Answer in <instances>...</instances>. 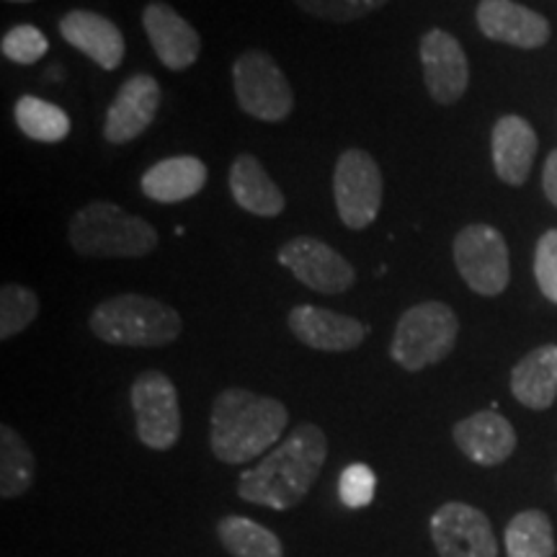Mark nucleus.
Returning <instances> with one entry per match:
<instances>
[{
    "instance_id": "obj_1",
    "label": "nucleus",
    "mask_w": 557,
    "mask_h": 557,
    "mask_svg": "<svg viewBox=\"0 0 557 557\" xmlns=\"http://www.w3.org/2000/svg\"><path fill=\"white\" fill-rule=\"evenodd\" d=\"M329 459V438L315 423H299L256 468L238 478V496L246 504L289 511L308 498Z\"/></svg>"
},
{
    "instance_id": "obj_2",
    "label": "nucleus",
    "mask_w": 557,
    "mask_h": 557,
    "mask_svg": "<svg viewBox=\"0 0 557 557\" xmlns=\"http://www.w3.org/2000/svg\"><path fill=\"white\" fill-rule=\"evenodd\" d=\"M289 410L271 395L227 387L214 398L209 416V449L225 465H246L282 442Z\"/></svg>"
},
{
    "instance_id": "obj_3",
    "label": "nucleus",
    "mask_w": 557,
    "mask_h": 557,
    "mask_svg": "<svg viewBox=\"0 0 557 557\" xmlns=\"http://www.w3.org/2000/svg\"><path fill=\"white\" fill-rule=\"evenodd\" d=\"M67 238L75 253L88 259H143L158 248V233L148 220L101 199L73 214Z\"/></svg>"
},
{
    "instance_id": "obj_4",
    "label": "nucleus",
    "mask_w": 557,
    "mask_h": 557,
    "mask_svg": "<svg viewBox=\"0 0 557 557\" xmlns=\"http://www.w3.org/2000/svg\"><path fill=\"white\" fill-rule=\"evenodd\" d=\"M90 331L111 346L163 348L173 344L184 331V320L171 305L156 297L116 295L90 312Z\"/></svg>"
},
{
    "instance_id": "obj_5",
    "label": "nucleus",
    "mask_w": 557,
    "mask_h": 557,
    "mask_svg": "<svg viewBox=\"0 0 557 557\" xmlns=\"http://www.w3.org/2000/svg\"><path fill=\"white\" fill-rule=\"evenodd\" d=\"M459 336L457 312L447 302L429 299L403 312L389 341V357L406 372L434 367L455 351Z\"/></svg>"
},
{
    "instance_id": "obj_6",
    "label": "nucleus",
    "mask_w": 557,
    "mask_h": 557,
    "mask_svg": "<svg viewBox=\"0 0 557 557\" xmlns=\"http://www.w3.org/2000/svg\"><path fill=\"white\" fill-rule=\"evenodd\" d=\"M233 86L240 109L261 122H284L295 109L284 70L263 50H246L233 65Z\"/></svg>"
},
{
    "instance_id": "obj_7",
    "label": "nucleus",
    "mask_w": 557,
    "mask_h": 557,
    "mask_svg": "<svg viewBox=\"0 0 557 557\" xmlns=\"http://www.w3.org/2000/svg\"><path fill=\"white\" fill-rule=\"evenodd\" d=\"M132 410H135L137 438L152 451H169L181 438L178 389L169 374L158 369L139 372L129 387Z\"/></svg>"
},
{
    "instance_id": "obj_8",
    "label": "nucleus",
    "mask_w": 557,
    "mask_h": 557,
    "mask_svg": "<svg viewBox=\"0 0 557 557\" xmlns=\"http://www.w3.org/2000/svg\"><path fill=\"white\" fill-rule=\"evenodd\" d=\"M382 171L367 150L351 148L341 152L333 171V199L338 218L348 230H367L382 209Z\"/></svg>"
},
{
    "instance_id": "obj_9",
    "label": "nucleus",
    "mask_w": 557,
    "mask_h": 557,
    "mask_svg": "<svg viewBox=\"0 0 557 557\" xmlns=\"http://www.w3.org/2000/svg\"><path fill=\"white\" fill-rule=\"evenodd\" d=\"M455 267L459 276L472 292L483 297H496L508 287L511 263H508V246L500 230L493 225H468L455 238Z\"/></svg>"
},
{
    "instance_id": "obj_10",
    "label": "nucleus",
    "mask_w": 557,
    "mask_h": 557,
    "mask_svg": "<svg viewBox=\"0 0 557 557\" xmlns=\"http://www.w3.org/2000/svg\"><path fill=\"white\" fill-rule=\"evenodd\" d=\"M438 557H498V540L491 519L470 504L438 506L429 521Z\"/></svg>"
},
{
    "instance_id": "obj_11",
    "label": "nucleus",
    "mask_w": 557,
    "mask_h": 557,
    "mask_svg": "<svg viewBox=\"0 0 557 557\" xmlns=\"http://www.w3.org/2000/svg\"><path fill=\"white\" fill-rule=\"evenodd\" d=\"M278 263L295 274L297 282L320 295H341L357 282V271L338 250L320 238H292L278 248Z\"/></svg>"
},
{
    "instance_id": "obj_12",
    "label": "nucleus",
    "mask_w": 557,
    "mask_h": 557,
    "mask_svg": "<svg viewBox=\"0 0 557 557\" xmlns=\"http://www.w3.org/2000/svg\"><path fill=\"white\" fill-rule=\"evenodd\" d=\"M423 83L429 96L442 107H451L470 86V62L462 45L444 29H431L421 39Z\"/></svg>"
},
{
    "instance_id": "obj_13",
    "label": "nucleus",
    "mask_w": 557,
    "mask_h": 557,
    "mask_svg": "<svg viewBox=\"0 0 557 557\" xmlns=\"http://www.w3.org/2000/svg\"><path fill=\"white\" fill-rule=\"evenodd\" d=\"M287 325L299 344L325 354L354 351L364 344L369 331H372L357 318L315 308V305H297L287 315Z\"/></svg>"
},
{
    "instance_id": "obj_14",
    "label": "nucleus",
    "mask_w": 557,
    "mask_h": 557,
    "mask_svg": "<svg viewBox=\"0 0 557 557\" xmlns=\"http://www.w3.org/2000/svg\"><path fill=\"white\" fill-rule=\"evenodd\" d=\"M160 109V83L148 73H137L116 90L107 111L103 137L111 145H127L156 122Z\"/></svg>"
},
{
    "instance_id": "obj_15",
    "label": "nucleus",
    "mask_w": 557,
    "mask_h": 557,
    "mask_svg": "<svg viewBox=\"0 0 557 557\" xmlns=\"http://www.w3.org/2000/svg\"><path fill=\"white\" fill-rule=\"evenodd\" d=\"M143 29L148 34L158 60L173 73L191 67L197 62L201 52L199 32L173 5L163 3V0L145 5Z\"/></svg>"
},
{
    "instance_id": "obj_16",
    "label": "nucleus",
    "mask_w": 557,
    "mask_h": 557,
    "mask_svg": "<svg viewBox=\"0 0 557 557\" xmlns=\"http://www.w3.org/2000/svg\"><path fill=\"white\" fill-rule=\"evenodd\" d=\"M478 26L487 39L519 50H537L549 39V21L513 0H480Z\"/></svg>"
},
{
    "instance_id": "obj_17",
    "label": "nucleus",
    "mask_w": 557,
    "mask_h": 557,
    "mask_svg": "<svg viewBox=\"0 0 557 557\" xmlns=\"http://www.w3.org/2000/svg\"><path fill=\"white\" fill-rule=\"evenodd\" d=\"M457 449L483 468L504 465L517 451V431L496 410H478L451 429Z\"/></svg>"
},
{
    "instance_id": "obj_18",
    "label": "nucleus",
    "mask_w": 557,
    "mask_h": 557,
    "mask_svg": "<svg viewBox=\"0 0 557 557\" xmlns=\"http://www.w3.org/2000/svg\"><path fill=\"white\" fill-rule=\"evenodd\" d=\"M60 34L70 47L86 54L103 70H116L124 62L127 41L114 21L101 13L75 9L60 18Z\"/></svg>"
},
{
    "instance_id": "obj_19",
    "label": "nucleus",
    "mask_w": 557,
    "mask_h": 557,
    "mask_svg": "<svg viewBox=\"0 0 557 557\" xmlns=\"http://www.w3.org/2000/svg\"><path fill=\"white\" fill-rule=\"evenodd\" d=\"M540 139L532 124L517 114L500 116L493 127V169L498 178L508 186H521L532 173L534 158H537Z\"/></svg>"
},
{
    "instance_id": "obj_20",
    "label": "nucleus",
    "mask_w": 557,
    "mask_h": 557,
    "mask_svg": "<svg viewBox=\"0 0 557 557\" xmlns=\"http://www.w3.org/2000/svg\"><path fill=\"white\" fill-rule=\"evenodd\" d=\"M207 178V165L197 156H176L150 165L139 178V189L158 205H178L197 197Z\"/></svg>"
},
{
    "instance_id": "obj_21",
    "label": "nucleus",
    "mask_w": 557,
    "mask_h": 557,
    "mask_svg": "<svg viewBox=\"0 0 557 557\" xmlns=\"http://www.w3.org/2000/svg\"><path fill=\"white\" fill-rule=\"evenodd\" d=\"M227 184L235 205L256 214V218H278L287 207V199L274 184V178L259 163V158L248 156V152L233 160Z\"/></svg>"
},
{
    "instance_id": "obj_22",
    "label": "nucleus",
    "mask_w": 557,
    "mask_h": 557,
    "mask_svg": "<svg viewBox=\"0 0 557 557\" xmlns=\"http://www.w3.org/2000/svg\"><path fill=\"white\" fill-rule=\"evenodd\" d=\"M511 393L529 410H547L557 398V346L545 344L529 351L511 369Z\"/></svg>"
},
{
    "instance_id": "obj_23",
    "label": "nucleus",
    "mask_w": 557,
    "mask_h": 557,
    "mask_svg": "<svg viewBox=\"0 0 557 557\" xmlns=\"http://www.w3.org/2000/svg\"><path fill=\"white\" fill-rule=\"evenodd\" d=\"M218 540L233 557H284L278 534L238 513H227L218 521Z\"/></svg>"
},
{
    "instance_id": "obj_24",
    "label": "nucleus",
    "mask_w": 557,
    "mask_h": 557,
    "mask_svg": "<svg viewBox=\"0 0 557 557\" xmlns=\"http://www.w3.org/2000/svg\"><path fill=\"white\" fill-rule=\"evenodd\" d=\"M508 557H555L553 521L540 508H527L506 524L504 532Z\"/></svg>"
},
{
    "instance_id": "obj_25",
    "label": "nucleus",
    "mask_w": 557,
    "mask_h": 557,
    "mask_svg": "<svg viewBox=\"0 0 557 557\" xmlns=\"http://www.w3.org/2000/svg\"><path fill=\"white\" fill-rule=\"evenodd\" d=\"M34 485V455L16 429L0 426V496L21 498Z\"/></svg>"
},
{
    "instance_id": "obj_26",
    "label": "nucleus",
    "mask_w": 557,
    "mask_h": 557,
    "mask_svg": "<svg viewBox=\"0 0 557 557\" xmlns=\"http://www.w3.org/2000/svg\"><path fill=\"white\" fill-rule=\"evenodd\" d=\"M18 129L34 143H62L70 135V116L58 103H50L39 96H21L13 109Z\"/></svg>"
},
{
    "instance_id": "obj_27",
    "label": "nucleus",
    "mask_w": 557,
    "mask_h": 557,
    "mask_svg": "<svg viewBox=\"0 0 557 557\" xmlns=\"http://www.w3.org/2000/svg\"><path fill=\"white\" fill-rule=\"evenodd\" d=\"M39 315L37 292L21 287V284H3L0 289V341H11L26 331Z\"/></svg>"
},
{
    "instance_id": "obj_28",
    "label": "nucleus",
    "mask_w": 557,
    "mask_h": 557,
    "mask_svg": "<svg viewBox=\"0 0 557 557\" xmlns=\"http://www.w3.org/2000/svg\"><path fill=\"white\" fill-rule=\"evenodd\" d=\"M297 9L312 18L333 21V24H351L385 9L389 0H295Z\"/></svg>"
},
{
    "instance_id": "obj_29",
    "label": "nucleus",
    "mask_w": 557,
    "mask_h": 557,
    "mask_svg": "<svg viewBox=\"0 0 557 557\" xmlns=\"http://www.w3.org/2000/svg\"><path fill=\"white\" fill-rule=\"evenodd\" d=\"M47 50H50V41H47L41 29L32 24L13 26V29L5 32L3 39H0V52H3V58L16 62V65H34V62L45 58Z\"/></svg>"
},
{
    "instance_id": "obj_30",
    "label": "nucleus",
    "mask_w": 557,
    "mask_h": 557,
    "mask_svg": "<svg viewBox=\"0 0 557 557\" xmlns=\"http://www.w3.org/2000/svg\"><path fill=\"white\" fill-rule=\"evenodd\" d=\"M374 491H377V475L364 462H354L341 472L338 478V498L348 508H364L372 504Z\"/></svg>"
},
{
    "instance_id": "obj_31",
    "label": "nucleus",
    "mask_w": 557,
    "mask_h": 557,
    "mask_svg": "<svg viewBox=\"0 0 557 557\" xmlns=\"http://www.w3.org/2000/svg\"><path fill=\"white\" fill-rule=\"evenodd\" d=\"M534 276L540 292L557 305V230H547L534 250Z\"/></svg>"
},
{
    "instance_id": "obj_32",
    "label": "nucleus",
    "mask_w": 557,
    "mask_h": 557,
    "mask_svg": "<svg viewBox=\"0 0 557 557\" xmlns=\"http://www.w3.org/2000/svg\"><path fill=\"white\" fill-rule=\"evenodd\" d=\"M542 189H545L549 205L557 207V150H553L542 169Z\"/></svg>"
},
{
    "instance_id": "obj_33",
    "label": "nucleus",
    "mask_w": 557,
    "mask_h": 557,
    "mask_svg": "<svg viewBox=\"0 0 557 557\" xmlns=\"http://www.w3.org/2000/svg\"><path fill=\"white\" fill-rule=\"evenodd\" d=\"M5 3H32V0H5Z\"/></svg>"
}]
</instances>
